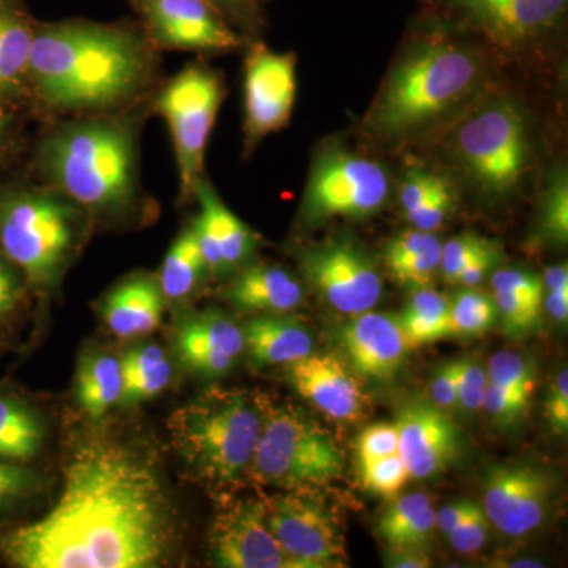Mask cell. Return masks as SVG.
Segmentation results:
<instances>
[{"mask_svg": "<svg viewBox=\"0 0 568 568\" xmlns=\"http://www.w3.org/2000/svg\"><path fill=\"white\" fill-rule=\"evenodd\" d=\"M175 541L174 510L155 467L129 447H80L55 506L11 530L2 555L20 568H153Z\"/></svg>", "mask_w": 568, "mask_h": 568, "instance_id": "6da1fadb", "label": "cell"}, {"mask_svg": "<svg viewBox=\"0 0 568 568\" xmlns=\"http://www.w3.org/2000/svg\"><path fill=\"white\" fill-rule=\"evenodd\" d=\"M28 77L40 122L106 114L153 99L164 80L163 52L134 17L37 21Z\"/></svg>", "mask_w": 568, "mask_h": 568, "instance_id": "7a4b0ae2", "label": "cell"}, {"mask_svg": "<svg viewBox=\"0 0 568 568\" xmlns=\"http://www.w3.org/2000/svg\"><path fill=\"white\" fill-rule=\"evenodd\" d=\"M151 118L149 100L106 114L41 122L29 178L81 205L95 227L145 226L160 209L142 179V134Z\"/></svg>", "mask_w": 568, "mask_h": 568, "instance_id": "3957f363", "label": "cell"}, {"mask_svg": "<svg viewBox=\"0 0 568 568\" xmlns=\"http://www.w3.org/2000/svg\"><path fill=\"white\" fill-rule=\"evenodd\" d=\"M93 230L89 213L58 190L31 178L0 182V250L31 293L59 290Z\"/></svg>", "mask_w": 568, "mask_h": 568, "instance_id": "277c9868", "label": "cell"}, {"mask_svg": "<svg viewBox=\"0 0 568 568\" xmlns=\"http://www.w3.org/2000/svg\"><path fill=\"white\" fill-rule=\"evenodd\" d=\"M388 74L369 111L368 129L379 136H405L465 102L480 78L474 50L448 40L418 43Z\"/></svg>", "mask_w": 568, "mask_h": 568, "instance_id": "5b68a950", "label": "cell"}, {"mask_svg": "<svg viewBox=\"0 0 568 568\" xmlns=\"http://www.w3.org/2000/svg\"><path fill=\"white\" fill-rule=\"evenodd\" d=\"M264 413L245 395L211 392L179 407L168 422L186 465L215 485H230L250 470Z\"/></svg>", "mask_w": 568, "mask_h": 568, "instance_id": "8992f818", "label": "cell"}, {"mask_svg": "<svg viewBox=\"0 0 568 568\" xmlns=\"http://www.w3.org/2000/svg\"><path fill=\"white\" fill-rule=\"evenodd\" d=\"M224 97L223 74L201 59L164 78L153 95V115L164 119L173 140L179 207L194 203L205 178V153Z\"/></svg>", "mask_w": 568, "mask_h": 568, "instance_id": "52a82bcc", "label": "cell"}, {"mask_svg": "<svg viewBox=\"0 0 568 568\" xmlns=\"http://www.w3.org/2000/svg\"><path fill=\"white\" fill-rule=\"evenodd\" d=\"M257 481L280 488L313 487L343 473L334 437L290 407L264 410L260 444L250 466Z\"/></svg>", "mask_w": 568, "mask_h": 568, "instance_id": "ba28073f", "label": "cell"}, {"mask_svg": "<svg viewBox=\"0 0 568 568\" xmlns=\"http://www.w3.org/2000/svg\"><path fill=\"white\" fill-rule=\"evenodd\" d=\"M390 192L384 168L347 152L325 153L313 164L302 216L305 222L347 216L365 219L383 207Z\"/></svg>", "mask_w": 568, "mask_h": 568, "instance_id": "9c48e42d", "label": "cell"}, {"mask_svg": "<svg viewBox=\"0 0 568 568\" xmlns=\"http://www.w3.org/2000/svg\"><path fill=\"white\" fill-rule=\"evenodd\" d=\"M433 18L518 48L558 31L568 0H422Z\"/></svg>", "mask_w": 568, "mask_h": 568, "instance_id": "30bf717a", "label": "cell"}, {"mask_svg": "<svg viewBox=\"0 0 568 568\" xmlns=\"http://www.w3.org/2000/svg\"><path fill=\"white\" fill-rule=\"evenodd\" d=\"M457 149L480 186L493 193L508 192L517 185L528 160L521 114L506 103L478 112L459 130Z\"/></svg>", "mask_w": 568, "mask_h": 568, "instance_id": "8fae6325", "label": "cell"}, {"mask_svg": "<svg viewBox=\"0 0 568 568\" xmlns=\"http://www.w3.org/2000/svg\"><path fill=\"white\" fill-rule=\"evenodd\" d=\"M149 40L160 52L223 54L245 48L207 0H126Z\"/></svg>", "mask_w": 568, "mask_h": 568, "instance_id": "7c38bea8", "label": "cell"}, {"mask_svg": "<svg viewBox=\"0 0 568 568\" xmlns=\"http://www.w3.org/2000/svg\"><path fill=\"white\" fill-rule=\"evenodd\" d=\"M244 71L246 156L290 122L297 93V59L293 52H275L256 40L246 44Z\"/></svg>", "mask_w": 568, "mask_h": 568, "instance_id": "4fadbf2b", "label": "cell"}, {"mask_svg": "<svg viewBox=\"0 0 568 568\" xmlns=\"http://www.w3.org/2000/svg\"><path fill=\"white\" fill-rule=\"evenodd\" d=\"M306 282L336 312L357 316L379 302L383 282L375 265L351 242H331L298 253Z\"/></svg>", "mask_w": 568, "mask_h": 568, "instance_id": "5bb4252c", "label": "cell"}, {"mask_svg": "<svg viewBox=\"0 0 568 568\" xmlns=\"http://www.w3.org/2000/svg\"><path fill=\"white\" fill-rule=\"evenodd\" d=\"M265 507L276 541L302 568L345 567V541L323 503L291 493L265 503Z\"/></svg>", "mask_w": 568, "mask_h": 568, "instance_id": "9a60e30c", "label": "cell"}, {"mask_svg": "<svg viewBox=\"0 0 568 568\" xmlns=\"http://www.w3.org/2000/svg\"><path fill=\"white\" fill-rule=\"evenodd\" d=\"M551 495V476L541 467L528 463L499 465L485 477L481 508L500 532L525 537L544 523Z\"/></svg>", "mask_w": 568, "mask_h": 568, "instance_id": "2e32d148", "label": "cell"}, {"mask_svg": "<svg viewBox=\"0 0 568 568\" xmlns=\"http://www.w3.org/2000/svg\"><path fill=\"white\" fill-rule=\"evenodd\" d=\"M211 555L223 568H302L272 534L263 500H239L216 515Z\"/></svg>", "mask_w": 568, "mask_h": 568, "instance_id": "e0dca14e", "label": "cell"}, {"mask_svg": "<svg viewBox=\"0 0 568 568\" xmlns=\"http://www.w3.org/2000/svg\"><path fill=\"white\" fill-rule=\"evenodd\" d=\"M395 426L398 455L410 478L439 476L462 454V429L435 405H407Z\"/></svg>", "mask_w": 568, "mask_h": 568, "instance_id": "ac0fdd59", "label": "cell"}, {"mask_svg": "<svg viewBox=\"0 0 568 568\" xmlns=\"http://www.w3.org/2000/svg\"><path fill=\"white\" fill-rule=\"evenodd\" d=\"M194 203L200 212L192 224L209 275L220 276L244 267L256 250V234L227 209L207 175L197 185Z\"/></svg>", "mask_w": 568, "mask_h": 568, "instance_id": "d6986e66", "label": "cell"}, {"mask_svg": "<svg viewBox=\"0 0 568 568\" xmlns=\"http://www.w3.org/2000/svg\"><path fill=\"white\" fill-rule=\"evenodd\" d=\"M174 347L179 361L193 375H224L244 353V332L216 310L183 317L175 328Z\"/></svg>", "mask_w": 568, "mask_h": 568, "instance_id": "ffe728a7", "label": "cell"}, {"mask_svg": "<svg viewBox=\"0 0 568 568\" xmlns=\"http://www.w3.org/2000/svg\"><path fill=\"white\" fill-rule=\"evenodd\" d=\"M339 339L354 372L373 381L392 379L410 351L398 316L381 313L354 316Z\"/></svg>", "mask_w": 568, "mask_h": 568, "instance_id": "44dd1931", "label": "cell"}, {"mask_svg": "<svg viewBox=\"0 0 568 568\" xmlns=\"http://www.w3.org/2000/svg\"><path fill=\"white\" fill-rule=\"evenodd\" d=\"M287 377L306 402L335 420H355L364 395L347 366L331 354H308L287 365Z\"/></svg>", "mask_w": 568, "mask_h": 568, "instance_id": "7402d4cb", "label": "cell"}, {"mask_svg": "<svg viewBox=\"0 0 568 568\" xmlns=\"http://www.w3.org/2000/svg\"><path fill=\"white\" fill-rule=\"evenodd\" d=\"M164 304L156 275L134 272L104 295L100 312L112 335L132 339L152 334L159 327Z\"/></svg>", "mask_w": 568, "mask_h": 568, "instance_id": "603a6c76", "label": "cell"}, {"mask_svg": "<svg viewBox=\"0 0 568 568\" xmlns=\"http://www.w3.org/2000/svg\"><path fill=\"white\" fill-rule=\"evenodd\" d=\"M36 26L24 0H0V100L29 112L28 69Z\"/></svg>", "mask_w": 568, "mask_h": 568, "instance_id": "cb8c5ba5", "label": "cell"}, {"mask_svg": "<svg viewBox=\"0 0 568 568\" xmlns=\"http://www.w3.org/2000/svg\"><path fill=\"white\" fill-rule=\"evenodd\" d=\"M224 297L241 312L283 315L301 305L304 290L286 268L257 263L242 267Z\"/></svg>", "mask_w": 568, "mask_h": 568, "instance_id": "d4e9b609", "label": "cell"}, {"mask_svg": "<svg viewBox=\"0 0 568 568\" xmlns=\"http://www.w3.org/2000/svg\"><path fill=\"white\" fill-rule=\"evenodd\" d=\"M242 332L256 366L290 365L313 353L312 335L282 315L253 317Z\"/></svg>", "mask_w": 568, "mask_h": 568, "instance_id": "484cf974", "label": "cell"}, {"mask_svg": "<svg viewBox=\"0 0 568 568\" xmlns=\"http://www.w3.org/2000/svg\"><path fill=\"white\" fill-rule=\"evenodd\" d=\"M443 242L429 231H406L387 245L388 271L399 284L429 287L440 267Z\"/></svg>", "mask_w": 568, "mask_h": 568, "instance_id": "4316f807", "label": "cell"}, {"mask_svg": "<svg viewBox=\"0 0 568 568\" xmlns=\"http://www.w3.org/2000/svg\"><path fill=\"white\" fill-rule=\"evenodd\" d=\"M155 275L164 302L173 304L185 301L203 284L209 271L192 223L182 227L168 250L159 274Z\"/></svg>", "mask_w": 568, "mask_h": 568, "instance_id": "83f0119b", "label": "cell"}, {"mask_svg": "<svg viewBox=\"0 0 568 568\" xmlns=\"http://www.w3.org/2000/svg\"><path fill=\"white\" fill-rule=\"evenodd\" d=\"M437 511L432 496L413 493L396 499L377 523L387 547L425 548L436 529Z\"/></svg>", "mask_w": 568, "mask_h": 568, "instance_id": "f1b7e54d", "label": "cell"}, {"mask_svg": "<svg viewBox=\"0 0 568 568\" xmlns=\"http://www.w3.org/2000/svg\"><path fill=\"white\" fill-rule=\"evenodd\" d=\"M74 394L88 417L100 420L121 399V358L103 353L82 357L74 381Z\"/></svg>", "mask_w": 568, "mask_h": 568, "instance_id": "f546056e", "label": "cell"}, {"mask_svg": "<svg viewBox=\"0 0 568 568\" xmlns=\"http://www.w3.org/2000/svg\"><path fill=\"white\" fill-rule=\"evenodd\" d=\"M47 425L39 410L13 396L0 395V459L26 463L39 455Z\"/></svg>", "mask_w": 568, "mask_h": 568, "instance_id": "4dcf8cb0", "label": "cell"}, {"mask_svg": "<svg viewBox=\"0 0 568 568\" xmlns=\"http://www.w3.org/2000/svg\"><path fill=\"white\" fill-rule=\"evenodd\" d=\"M123 406L140 405L162 394L173 379V366L162 347L142 345L130 349L121 358Z\"/></svg>", "mask_w": 568, "mask_h": 568, "instance_id": "1f68e13d", "label": "cell"}, {"mask_svg": "<svg viewBox=\"0 0 568 568\" xmlns=\"http://www.w3.org/2000/svg\"><path fill=\"white\" fill-rule=\"evenodd\" d=\"M399 325L410 349L452 336L450 301L435 290L422 287L407 302Z\"/></svg>", "mask_w": 568, "mask_h": 568, "instance_id": "d6a6232c", "label": "cell"}, {"mask_svg": "<svg viewBox=\"0 0 568 568\" xmlns=\"http://www.w3.org/2000/svg\"><path fill=\"white\" fill-rule=\"evenodd\" d=\"M497 308L489 295L467 287L450 302L452 336L485 334L496 323Z\"/></svg>", "mask_w": 568, "mask_h": 568, "instance_id": "836d02e7", "label": "cell"}, {"mask_svg": "<svg viewBox=\"0 0 568 568\" xmlns=\"http://www.w3.org/2000/svg\"><path fill=\"white\" fill-rule=\"evenodd\" d=\"M487 375L488 383L525 396V398H532L534 390H536L537 381L534 366L523 355L510 353V351L496 353L489 358Z\"/></svg>", "mask_w": 568, "mask_h": 568, "instance_id": "e575fe53", "label": "cell"}, {"mask_svg": "<svg viewBox=\"0 0 568 568\" xmlns=\"http://www.w3.org/2000/svg\"><path fill=\"white\" fill-rule=\"evenodd\" d=\"M497 312L503 316L504 328L510 336L529 334L540 323L544 302L525 295L493 291Z\"/></svg>", "mask_w": 568, "mask_h": 568, "instance_id": "d590c367", "label": "cell"}, {"mask_svg": "<svg viewBox=\"0 0 568 568\" xmlns=\"http://www.w3.org/2000/svg\"><path fill=\"white\" fill-rule=\"evenodd\" d=\"M541 234L552 244L566 245L568 239V183L559 173L552 179L540 213Z\"/></svg>", "mask_w": 568, "mask_h": 568, "instance_id": "8d00e7d4", "label": "cell"}, {"mask_svg": "<svg viewBox=\"0 0 568 568\" xmlns=\"http://www.w3.org/2000/svg\"><path fill=\"white\" fill-rule=\"evenodd\" d=\"M246 43L260 40L265 26L264 0H207Z\"/></svg>", "mask_w": 568, "mask_h": 568, "instance_id": "74e56055", "label": "cell"}, {"mask_svg": "<svg viewBox=\"0 0 568 568\" xmlns=\"http://www.w3.org/2000/svg\"><path fill=\"white\" fill-rule=\"evenodd\" d=\"M362 476H364L366 487L384 497L398 496L410 478L407 467L398 454L388 455L386 458L376 459V462L362 467Z\"/></svg>", "mask_w": 568, "mask_h": 568, "instance_id": "f35d334b", "label": "cell"}, {"mask_svg": "<svg viewBox=\"0 0 568 568\" xmlns=\"http://www.w3.org/2000/svg\"><path fill=\"white\" fill-rule=\"evenodd\" d=\"M40 487V477L28 469L24 463L0 459V508L20 503L32 496Z\"/></svg>", "mask_w": 568, "mask_h": 568, "instance_id": "ab89813d", "label": "cell"}, {"mask_svg": "<svg viewBox=\"0 0 568 568\" xmlns=\"http://www.w3.org/2000/svg\"><path fill=\"white\" fill-rule=\"evenodd\" d=\"M491 242L476 234H462L443 244L440 253V274L448 283H457L459 272L477 256L481 250L487 248Z\"/></svg>", "mask_w": 568, "mask_h": 568, "instance_id": "60d3db41", "label": "cell"}, {"mask_svg": "<svg viewBox=\"0 0 568 568\" xmlns=\"http://www.w3.org/2000/svg\"><path fill=\"white\" fill-rule=\"evenodd\" d=\"M488 386L487 369L474 358L457 361L458 405L467 413H477L484 403L485 388Z\"/></svg>", "mask_w": 568, "mask_h": 568, "instance_id": "b9f144b4", "label": "cell"}, {"mask_svg": "<svg viewBox=\"0 0 568 568\" xmlns=\"http://www.w3.org/2000/svg\"><path fill=\"white\" fill-rule=\"evenodd\" d=\"M31 293L24 275L0 250V324L21 308L26 295Z\"/></svg>", "mask_w": 568, "mask_h": 568, "instance_id": "7bdbcfd3", "label": "cell"}, {"mask_svg": "<svg viewBox=\"0 0 568 568\" xmlns=\"http://www.w3.org/2000/svg\"><path fill=\"white\" fill-rule=\"evenodd\" d=\"M530 399L488 383L481 407L497 424L511 425L528 413Z\"/></svg>", "mask_w": 568, "mask_h": 568, "instance_id": "ee69618b", "label": "cell"}, {"mask_svg": "<svg viewBox=\"0 0 568 568\" xmlns=\"http://www.w3.org/2000/svg\"><path fill=\"white\" fill-rule=\"evenodd\" d=\"M489 519L484 508L478 506L470 511L469 517L448 534L452 547L457 549L459 555H474L487 544L489 534Z\"/></svg>", "mask_w": 568, "mask_h": 568, "instance_id": "f6af8a7d", "label": "cell"}, {"mask_svg": "<svg viewBox=\"0 0 568 568\" xmlns=\"http://www.w3.org/2000/svg\"><path fill=\"white\" fill-rule=\"evenodd\" d=\"M394 454H398V432L395 424L373 425L362 433L358 439V458L362 467Z\"/></svg>", "mask_w": 568, "mask_h": 568, "instance_id": "bcb514c9", "label": "cell"}, {"mask_svg": "<svg viewBox=\"0 0 568 568\" xmlns=\"http://www.w3.org/2000/svg\"><path fill=\"white\" fill-rule=\"evenodd\" d=\"M443 179L435 174L425 173V171H410L406 175L402 186V205L406 219L418 209L424 207L426 201L433 196L444 185Z\"/></svg>", "mask_w": 568, "mask_h": 568, "instance_id": "7dc6e473", "label": "cell"}, {"mask_svg": "<svg viewBox=\"0 0 568 568\" xmlns=\"http://www.w3.org/2000/svg\"><path fill=\"white\" fill-rule=\"evenodd\" d=\"M452 205H454V196H452L450 186L444 183V185L426 201L424 207L418 209L416 213L407 216V222L413 224L416 230L433 233V231L443 226V223L446 222Z\"/></svg>", "mask_w": 568, "mask_h": 568, "instance_id": "c3c4849f", "label": "cell"}, {"mask_svg": "<svg viewBox=\"0 0 568 568\" xmlns=\"http://www.w3.org/2000/svg\"><path fill=\"white\" fill-rule=\"evenodd\" d=\"M493 291L525 295L544 302L545 287L541 278L530 272L518 271V268H504L496 272L491 278Z\"/></svg>", "mask_w": 568, "mask_h": 568, "instance_id": "681fc988", "label": "cell"}, {"mask_svg": "<svg viewBox=\"0 0 568 568\" xmlns=\"http://www.w3.org/2000/svg\"><path fill=\"white\" fill-rule=\"evenodd\" d=\"M29 114L24 108L0 100V163L20 148L22 118Z\"/></svg>", "mask_w": 568, "mask_h": 568, "instance_id": "f907efd6", "label": "cell"}, {"mask_svg": "<svg viewBox=\"0 0 568 568\" xmlns=\"http://www.w3.org/2000/svg\"><path fill=\"white\" fill-rule=\"evenodd\" d=\"M545 416L558 435H567L568 429V373L560 369L545 403Z\"/></svg>", "mask_w": 568, "mask_h": 568, "instance_id": "816d5d0a", "label": "cell"}, {"mask_svg": "<svg viewBox=\"0 0 568 568\" xmlns=\"http://www.w3.org/2000/svg\"><path fill=\"white\" fill-rule=\"evenodd\" d=\"M433 405L439 409H452L458 405L457 362H450L437 369L432 381Z\"/></svg>", "mask_w": 568, "mask_h": 568, "instance_id": "f5cc1de1", "label": "cell"}, {"mask_svg": "<svg viewBox=\"0 0 568 568\" xmlns=\"http://www.w3.org/2000/svg\"><path fill=\"white\" fill-rule=\"evenodd\" d=\"M499 260L496 245L489 244L487 248L481 250L470 263L459 272L457 283L466 287H474L484 282L485 276L491 271L493 265Z\"/></svg>", "mask_w": 568, "mask_h": 568, "instance_id": "db71d44e", "label": "cell"}, {"mask_svg": "<svg viewBox=\"0 0 568 568\" xmlns=\"http://www.w3.org/2000/svg\"><path fill=\"white\" fill-rule=\"evenodd\" d=\"M384 564L390 568H428L432 559L424 548L388 547Z\"/></svg>", "mask_w": 568, "mask_h": 568, "instance_id": "11a10c76", "label": "cell"}, {"mask_svg": "<svg viewBox=\"0 0 568 568\" xmlns=\"http://www.w3.org/2000/svg\"><path fill=\"white\" fill-rule=\"evenodd\" d=\"M476 507L477 504L473 503V500H458V503L448 504V506L437 511V528L440 529V532L448 536L452 530L458 528V526L469 517L470 511Z\"/></svg>", "mask_w": 568, "mask_h": 568, "instance_id": "9f6ffc18", "label": "cell"}, {"mask_svg": "<svg viewBox=\"0 0 568 568\" xmlns=\"http://www.w3.org/2000/svg\"><path fill=\"white\" fill-rule=\"evenodd\" d=\"M544 305L552 320L566 324L568 320V284L547 290V293L544 294Z\"/></svg>", "mask_w": 568, "mask_h": 568, "instance_id": "6f0895ef", "label": "cell"}, {"mask_svg": "<svg viewBox=\"0 0 568 568\" xmlns=\"http://www.w3.org/2000/svg\"><path fill=\"white\" fill-rule=\"evenodd\" d=\"M264 2H265V0H264Z\"/></svg>", "mask_w": 568, "mask_h": 568, "instance_id": "680465c9", "label": "cell"}]
</instances>
